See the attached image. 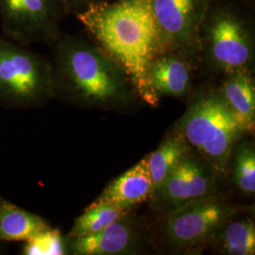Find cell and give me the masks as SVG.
Masks as SVG:
<instances>
[{
    "mask_svg": "<svg viewBox=\"0 0 255 255\" xmlns=\"http://www.w3.org/2000/svg\"><path fill=\"white\" fill-rule=\"evenodd\" d=\"M152 0H99L78 14L86 35L127 74L137 96L151 106L160 98L148 82V68L162 53Z\"/></svg>",
    "mask_w": 255,
    "mask_h": 255,
    "instance_id": "cell-1",
    "label": "cell"
},
{
    "mask_svg": "<svg viewBox=\"0 0 255 255\" xmlns=\"http://www.w3.org/2000/svg\"><path fill=\"white\" fill-rule=\"evenodd\" d=\"M47 45L54 99L87 109H124L134 103L127 74L87 35L62 31Z\"/></svg>",
    "mask_w": 255,
    "mask_h": 255,
    "instance_id": "cell-2",
    "label": "cell"
},
{
    "mask_svg": "<svg viewBox=\"0 0 255 255\" xmlns=\"http://www.w3.org/2000/svg\"><path fill=\"white\" fill-rule=\"evenodd\" d=\"M255 9L237 0H211L198 37L197 68L213 76L254 71Z\"/></svg>",
    "mask_w": 255,
    "mask_h": 255,
    "instance_id": "cell-3",
    "label": "cell"
},
{
    "mask_svg": "<svg viewBox=\"0 0 255 255\" xmlns=\"http://www.w3.org/2000/svg\"><path fill=\"white\" fill-rule=\"evenodd\" d=\"M176 131L217 176L226 172L237 142L245 133L217 89L197 95Z\"/></svg>",
    "mask_w": 255,
    "mask_h": 255,
    "instance_id": "cell-4",
    "label": "cell"
},
{
    "mask_svg": "<svg viewBox=\"0 0 255 255\" xmlns=\"http://www.w3.org/2000/svg\"><path fill=\"white\" fill-rule=\"evenodd\" d=\"M52 99L49 58L0 37V105L9 109L39 108Z\"/></svg>",
    "mask_w": 255,
    "mask_h": 255,
    "instance_id": "cell-5",
    "label": "cell"
},
{
    "mask_svg": "<svg viewBox=\"0 0 255 255\" xmlns=\"http://www.w3.org/2000/svg\"><path fill=\"white\" fill-rule=\"evenodd\" d=\"M237 207L212 195L165 213L162 237L174 251L193 250L212 241L220 227L237 213Z\"/></svg>",
    "mask_w": 255,
    "mask_h": 255,
    "instance_id": "cell-6",
    "label": "cell"
},
{
    "mask_svg": "<svg viewBox=\"0 0 255 255\" xmlns=\"http://www.w3.org/2000/svg\"><path fill=\"white\" fill-rule=\"evenodd\" d=\"M65 17L61 0H0L4 37L21 45L47 44L62 32Z\"/></svg>",
    "mask_w": 255,
    "mask_h": 255,
    "instance_id": "cell-7",
    "label": "cell"
},
{
    "mask_svg": "<svg viewBox=\"0 0 255 255\" xmlns=\"http://www.w3.org/2000/svg\"><path fill=\"white\" fill-rule=\"evenodd\" d=\"M210 2L152 0V11L163 52L173 51L183 55L197 67L199 31Z\"/></svg>",
    "mask_w": 255,
    "mask_h": 255,
    "instance_id": "cell-8",
    "label": "cell"
},
{
    "mask_svg": "<svg viewBox=\"0 0 255 255\" xmlns=\"http://www.w3.org/2000/svg\"><path fill=\"white\" fill-rule=\"evenodd\" d=\"M216 178L214 169L190 149L155 189L150 199L157 209L168 213L186 203L215 195Z\"/></svg>",
    "mask_w": 255,
    "mask_h": 255,
    "instance_id": "cell-9",
    "label": "cell"
},
{
    "mask_svg": "<svg viewBox=\"0 0 255 255\" xmlns=\"http://www.w3.org/2000/svg\"><path fill=\"white\" fill-rule=\"evenodd\" d=\"M142 239L140 221L130 213L97 233L65 237L67 255H131L138 252Z\"/></svg>",
    "mask_w": 255,
    "mask_h": 255,
    "instance_id": "cell-10",
    "label": "cell"
},
{
    "mask_svg": "<svg viewBox=\"0 0 255 255\" xmlns=\"http://www.w3.org/2000/svg\"><path fill=\"white\" fill-rule=\"evenodd\" d=\"M195 64L185 56L166 51L156 56L148 68V82L155 94L184 98L193 89Z\"/></svg>",
    "mask_w": 255,
    "mask_h": 255,
    "instance_id": "cell-11",
    "label": "cell"
},
{
    "mask_svg": "<svg viewBox=\"0 0 255 255\" xmlns=\"http://www.w3.org/2000/svg\"><path fill=\"white\" fill-rule=\"evenodd\" d=\"M153 192L154 186L146 156L110 182L95 202L113 204L131 211L133 207L150 199Z\"/></svg>",
    "mask_w": 255,
    "mask_h": 255,
    "instance_id": "cell-12",
    "label": "cell"
},
{
    "mask_svg": "<svg viewBox=\"0 0 255 255\" xmlns=\"http://www.w3.org/2000/svg\"><path fill=\"white\" fill-rule=\"evenodd\" d=\"M221 99L243 131L252 133L255 127V83L254 71L236 70L220 76L217 88Z\"/></svg>",
    "mask_w": 255,
    "mask_h": 255,
    "instance_id": "cell-13",
    "label": "cell"
},
{
    "mask_svg": "<svg viewBox=\"0 0 255 255\" xmlns=\"http://www.w3.org/2000/svg\"><path fill=\"white\" fill-rule=\"evenodd\" d=\"M48 228L46 219L0 199V241L26 242Z\"/></svg>",
    "mask_w": 255,
    "mask_h": 255,
    "instance_id": "cell-14",
    "label": "cell"
},
{
    "mask_svg": "<svg viewBox=\"0 0 255 255\" xmlns=\"http://www.w3.org/2000/svg\"><path fill=\"white\" fill-rule=\"evenodd\" d=\"M233 217L220 227L214 237L218 239L220 253L229 255H255V225L254 220L249 218L233 220Z\"/></svg>",
    "mask_w": 255,
    "mask_h": 255,
    "instance_id": "cell-15",
    "label": "cell"
},
{
    "mask_svg": "<svg viewBox=\"0 0 255 255\" xmlns=\"http://www.w3.org/2000/svg\"><path fill=\"white\" fill-rule=\"evenodd\" d=\"M191 148L187 146L181 135L176 131L164 140L160 146L151 154L147 155L149 172L153 182L154 190L161 185L165 178L173 170L187 151Z\"/></svg>",
    "mask_w": 255,
    "mask_h": 255,
    "instance_id": "cell-16",
    "label": "cell"
},
{
    "mask_svg": "<svg viewBox=\"0 0 255 255\" xmlns=\"http://www.w3.org/2000/svg\"><path fill=\"white\" fill-rule=\"evenodd\" d=\"M128 213L129 210L117 205L94 201L75 219L67 237H82L97 233Z\"/></svg>",
    "mask_w": 255,
    "mask_h": 255,
    "instance_id": "cell-17",
    "label": "cell"
},
{
    "mask_svg": "<svg viewBox=\"0 0 255 255\" xmlns=\"http://www.w3.org/2000/svg\"><path fill=\"white\" fill-rule=\"evenodd\" d=\"M233 179L237 188L246 195L255 192V152L252 144L243 142L234 148Z\"/></svg>",
    "mask_w": 255,
    "mask_h": 255,
    "instance_id": "cell-18",
    "label": "cell"
},
{
    "mask_svg": "<svg viewBox=\"0 0 255 255\" xmlns=\"http://www.w3.org/2000/svg\"><path fill=\"white\" fill-rule=\"evenodd\" d=\"M24 255H67L66 240L58 229L48 228L25 242Z\"/></svg>",
    "mask_w": 255,
    "mask_h": 255,
    "instance_id": "cell-19",
    "label": "cell"
},
{
    "mask_svg": "<svg viewBox=\"0 0 255 255\" xmlns=\"http://www.w3.org/2000/svg\"><path fill=\"white\" fill-rule=\"evenodd\" d=\"M99 0H61L66 16H77Z\"/></svg>",
    "mask_w": 255,
    "mask_h": 255,
    "instance_id": "cell-20",
    "label": "cell"
},
{
    "mask_svg": "<svg viewBox=\"0 0 255 255\" xmlns=\"http://www.w3.org/2000/svg\"><path fill=\"white\" fill-rule=\"evenodd\" d=\"M237 1H239V2H241V3H243V4H245L248 7L255 9V0H237Z\"/></svg>",
    "mask_w": 255,
    "mask_h": 255,
    "instance_id": "cell-21",
    "label": "cell"
}]
</instances>
